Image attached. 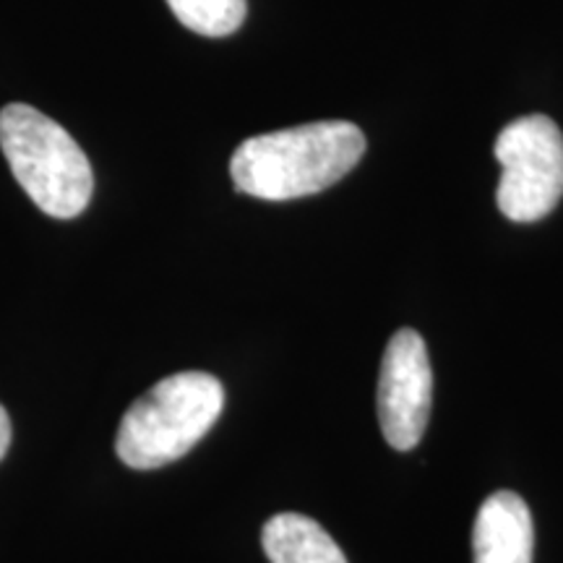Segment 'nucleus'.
I'll return each mask as SVG.
<instances>
[{"instance_id":"obj_1","label":"nucleus","mask_w":563,"mask_h":563,"mask_svg":"<svg viewBox=\"0 0 563 563\" xmlns=\"http://www.w3.org/2000/svg\"><path fill=\"white\" fill-rule=\"evenodd\" d=\"M365 154V136L350 121H319L245 139L232 154L238 191L264 201H290L327 191Z\"/></svg>"},{"instance_id":"obj_2","label":"nucleus","mask_w":563,"mask_h":563,"mask_svg":"<svg viewBox=\"0 0 563 563\" xmlns=\"http://www.w3.org/2000/svg\"><path fill=\"white\" fill-rule=\"evenodd\" d=\"M222 407L224 389L209 373L183 371L162 378L123 415L115 452L133 470L165 467L191 452Z\"/></svg>"},{"instance_id":"obj_3","label":"nucleus","mask_w":563,"mask_h":563,"mask_svg":"<svg viewBox=\"0 0 563 563\" xmlns=\"http://www.w3.org/2000/svg\"><path fill=\"white\" fill-rule=\"evenodd\" d=\"M0 150L26 196L55 220H74L89 207L95 175L74 136L24 102L0 110Z\"/></svg>"},{"instance_id":"obj_4","label":"nucleus","mask_w":563,"mask_h":563,"mask_svg":"<svg viewBox=\"0 0 563 563\" xmlns=\"http://www.w3.org/2000/svg\"><path fill=\"white\" fill-rule=\"evenodd\" d=\"M501 183L496 201L506 220L538 222L563 196V133L548 115H525L506 125L493 146Z\"/></svg>"},{"instance_id":"obj_5","label":"nucleus","mask_w":563,"mask_h":563,"mask_svg":"<svg viewBox=\"0 0 563 563\" xmlns=\"http://www.w3.org/2000/svg\"><path fill=\"white\" fill-rule=\"evenodd\" d=\"M433 402V371L428 347L415 329H399L386 344L378 373V426L397 452H410L422 439Z\"/></svg>"},{"instance_id":"obj_6","label":"nucleus","mask_w":563,"mask_h":563,"mask_svg":"<svg viewBox=\"0 0 563 563\" xmlns=\"http://www.w3.org/2000/svg\"><path fill=\"white\" fill-rule=\"evenodd\" d=\"M534 527L530 506L519 493L498 490L475 517V563H532Z\"/></svg>"},{"instance_id":"obj_7","label":"nucleus","mask_w":563,"mask_h":563,"mask_svg":"<svg viewBox=\"0 0 563 563\" xmlns=\"http://www.w3.org/2000/svg\"><path fill=\"white\" fill-rule=\"evenodd\" d=\"M262 545L272 563H347L342 548L302 514H277L264 525Z\"/></svg>"},{"instance_id":"obj_8","label":"nucleus","mask_w":563,"mask_h":563,"mask_svg":"<svg viewBox=\"0 0 563 563\" xmlns=\"http://www.w3.org/2000/svg\"><path fill=\"white\" fill-rule=\"evenodd\" d=\"M170 11L188 30L201 37H228L241 30L245 0H167Z\"/></svg>"},{"instance_id":"obj_9","label":"nucleus","mask_w":563,"mask_h":563,"mask_svg":"<svg viewBox=\"0 0 563 563\" xmlns=\"http://www.w3.org/2000/svg\"><path fill=\"white\" fill-rule=\"evenodd\" d=\"M9 446H11V418L9 412H5V407L0 405V460L9 454Z\"/></svg>"}]
</instances>
